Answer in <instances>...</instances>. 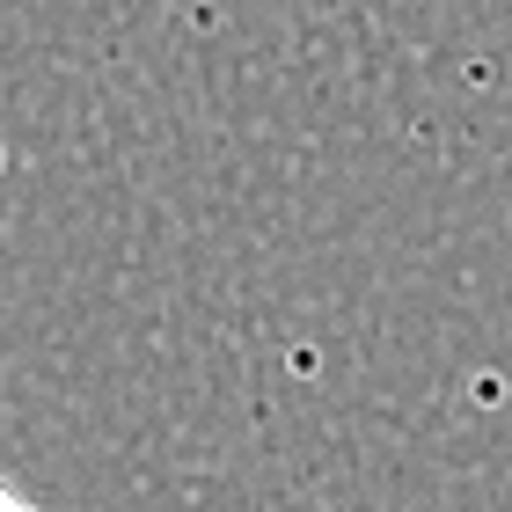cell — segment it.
I'll return each instance as SVG.
<instances>
[{"instance_id": "obj_1", "label": "cell", "mask_w": 512, "mask_h": 512, "mask_svg": "<svg viewBox=\"0 0 512 512\" xmlns=\"http://www.w3.org/2000/svg\"><path fill=\"white\" fill-rule=\"evenodd\" d=\"M0 512H44V505H30V498L15 491V483H0Z\"/></svg>"}]
</instances>
